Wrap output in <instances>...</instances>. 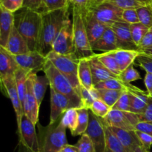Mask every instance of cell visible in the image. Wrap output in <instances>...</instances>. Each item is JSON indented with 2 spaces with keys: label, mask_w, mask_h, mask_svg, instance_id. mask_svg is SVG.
Masks as SVG:
<instances>
[{
  "label": "cell",
  "mask_w": 152,
  "mask_h": 152,
  "mask_svg": "<svg viewBox=\"0 0 152 152\" xmlns=\"http://www.w3.org/2000/svg\"><path fill=\"white\" fill-rule=\"evenodd\" d=\"M69 7L42 14V25L37 51L45 56L53 50V45L66 22L70 19Z\"/></svg>",
  "instance_id": "1"
},
{
  "label": "cell",
  "mask_w": 152,
  "mask_h": 152,
  "mask_svg": "<svg viewBox=\"0 0 152 152\" xmlns=\"http://www.w3.org/2000/svg\"><path fill=\"white\" fill-rule=\"evenodd\" d=\"M15 28L24 37L30 51L37 50L42 25V14L22 7L14 13Z\"/></svg>",
  "instance_id": "2"
},
{
  "label": "cell",
  "mask_w": 152,
  "mask_h": 152,
  "mask_svg": "<svg viewBox=\"0 0 152 152\" xmlns=\"http://www.w3.org/2000/svg\"><path fill=\"white\" fill-rule=\"evenodd\" d=\"M60 119L53 124H49L47 126H42L38 123L40 152H60L68 144L66 128L61 123Z\"/></svg>",
  "instance_id": "3"
},
{
  "label": "cell",
  "mask_w": 152,
  "mask_h": 152,
  "mask_svg": "<svg viewBox=\"0 0 152 152\" xmlns=\"http://www.w3.org/2000/svg\"><path fill=\"white\" fill-rule=\"evenodd\" d=\"M43 72L48 77L50 82V87L53 88L56 92L63 94L66 96L74 108H83V102L80 95L76 89L73 87L69 80L58 71L54 65L47 59L44 66Z\"/></svg>",
  "instance_id": "4"
},
{
  "label": "cell",
  "mask_w": 152,
  "mask_h": 152,
  "mask_svg": "<svg viewBox=\"0 0 152 152\" xmlns=\"http://www.w3.org/2000/svg\"><path fill=\"white\" fill-rule=\"evenodd\" d=\"M46 58L69 80L73 87L81 96V85L78 78L80 59L77 57L76 53L59 54L54 51H51L46 56Z\"/></svg>",
  "instance_id": "5"
},
{
  "label": "cell",
  "mask_w": 152,
  "mask_h": 152,
  "mask_svg": "<svg viewBox=\"0 0 152 152\" xmlns=\"http://www.w3.org/2000/svg\"><path fill=\"white\" fill-rule=\"evenodd\" d=\"M72 10V24L74 31L75 53L79 59L88 58L95 53L92 50L86 29L84 19L81 10L71 5Z\"/></svg>",
  "instance_id": "6"
},
{
  "label": "cell",
  "mask_w": 152,
  "mask_h": 152,
  "mask_svg": "<svg viewBox=\"0 0 152 152\" xmlns=\"http://www.w3.org/2000/svg\"><path fill=\"white\" fill-rule=\"evenodd\" d=\"M18 126L19 152H40L36 126L24 114Z\"/></svg>",
  "instance_id": "7"
},
{
  "label": "cell",
  "mask_w": 152,
  "mask_h": 152,
  "mask_svg": "<svg viewBox=\"0 0 152 152\" xmlns=\"http://www.w3.org/2000/svg\"><path fill=\"white\" fill-rule=\"evenodd\" d=\"M86 134L91 140L96 152H105L106 145V135L105 126L103 119L95 116L89 110L88 127L86 132Z\"/></svg>",
  "instance_id": "8"
},
{
  "label": "cell",
  "mask_w": 152,
  "mask_h": 152,
  "mask_svg": "<svg viewBox=\"0 0 152 152\" xmlns=\"http://www.w3.org/2000/svg\"><path fill=\"white\" fill-rule=\"evenodd\" d=\"M102 119L108 126L128 131H135L136 126L140 122L137 114L114 109H111L108 115Z\"/></svg>",
  "instance_id": "9"
},
{
  "label": "cell",
  "mask_w": 152,
  "mask_h": 152,
  "mask_svg": "<svg viewBox=\"0 0 152 152\" xmlns=\"http://www.w3.org/2000/svg\"><path fill=\"white\" fill-rule=\"evenodd\" d=\"M94 16L102 23L111 27L113 24L118 22H124L123 20V9L117 7L109 2L102 3L99 5L88 8Z\"/></svg>",
  "instance_id": "10"
},
{
  "label": "cell",
  "mask_w": 152,
  "mask_h": 152,
  "mask_svg": "<svg viewBox=\"0 0 152 152\" xmlns=\"http://www.w3.org/2000/svg\"><path fill=\"white\" fill-rule=\"evenodd\" d=\"M59 54H69L75 53L74 31L72 20L66 22L55 39L53 45V50Z\"/></svg>",
  "instance_id": "11"
},
{
  "label": "cell",
  "mask_w": 152,
  "mask_h": 152,
  "mask_svg": "<svg viewBox=\"0 0 152 152\" xmlns=\"http://www.w3.org/2000/svg\"><path fill=\"white\" fill-rule=\"evenodd\" d=\"M18 65L21 68L31 74H36L42 71L47 61V58L39 52L30 51L22 55L14 56Z\"/></svg>",
  "instance_id": "12"
},
{
  "label": "cell",
  "mask_w": 152,
  "mask_h": 152,
  "mask_svg": "<svg viewBox=\"0 0 152 152\" xmlns=\"http://www.w3.org/2000/svg\"><path fill=\"white\" fill-rule=\"evenodd\" d=\"M0 81H1V89L4 90L5 94L11 101L13 109L16 113L17 125L19 124L21 120H22V117L24 115V110L20 98H19V93H18L15 77L0 78Z\"/></svg>",
  "instance_id": "13"
},
{
  "label": "cell",
  "mask_w": 152,
  "mask_h": 152,
  "mask_svg": "<svg viewBox=\"0 0 152 152\" xmlns=\"http://www.w3.org/2000/svg\"><path fill=\"white\" fill-rule=\"evenodd\" d=\"M50 114L49 124H53L59 120L60 117H62L67 110L73 108V105L66 96L56 92L53 88L50 87Z\"/></svg>",
  "instance_id": "14"
},
{
  "label": "cell",
  "mask_w": 152,
  "mask_h": 152,
  "mask_svg": "<svg viewBox=\"0 0 152 152\" xmlns=\"http://www.w3.org/2000/svg\"><path fill=\"white\" fill-rule=\"evenodd\" d=\"M81 12L83 13L89 42L91 45H92L102 37L108 26L99 22L88 9Z\"/></svg>",
  "instance_id": "15"
},
{
  "label": "cell",
  "mask_w": 152,
  "mask_h": 152,
  "mask_svg": "<svg viewBox=\"0 0 152 152\" xmlns=\"http://www.w3.org/2000/svg\"><path fill=\"white\" fill-rule=\"evenodd\" d=\"M111 28L115 34L119 49L139 50L138 47L133 41L129 23L118 22L113 24Z\"/></svg>",
  "instance_id": "16"
},
{
  "label": "cell",
  "mask_w": 152,
  "mask_h": 152,
  "mask_svg": "<svg viewBox=\"0 0 152 152\" xmlns=\"http://www.w3.org/2000/svg\"><path fill=\"white\" fill-rule=\"evenodd\" d=\"M32 74L30 75L27 81V92L24 102V114L26 115L32 121L34 125L38 124L39 112V105L34 95V88H33V77Z\"/></svg>",
  "instance_id": "17"
},
{
  "label": "cell",
  "mask_w": 152,
  "mask_h": 152,
  "mask_svg": "<svg viewBox=\"0 0 152 152\" xmlns=\"http://www.w3.org/2000/svg\"><path fill=\"white\" fill-rule=\"evenodd\" d=\"M19 68L15 56L4 47L0 46V78L15 77Z\"/></svg>",
  "instance_id": "18"
},
{
  "label": "cell",
  "mask_w": 152,
  "mask_h": 152,
  "mask_svg": "<svg viewBox=\"0 0 152 152\" xmlns=\"http://www.w3.org/2000/svg\"><path fill=\"white\" fill-rule=\"evenodd\" d=\"M88 60L89 63H90L91 70L94 86H96L100 82L105 81V80H109V79H120L119 76L111 73L102 65V62L96 57V53L88 57Z\"/></svg>",
  "instance_id": "19"
},
{
  "label": "cell",
  "mask_w": 152,
  "mask_h": 152,
  "mask_svg": "<svg viewBox=\"0 0 152 152\" xmlns=\"http://www.w3.org/2000/svg\"><path fill=\"white\" fill-rule=\"evenodd\" d=\"M1 17H0V46L5 47L9 37L14 28V13L9 11L0 5Z\"/></svg>",
  "instance_id": "20"
},
{
  "label": "cell",
  "mask_w": 152,
  "mask_h": 152,
  "mask_svg": "<svg viewBox=\"0 0 152 152\" xmlns=\"http://www.w3.org/2000/svg\"><path fill=\"white\" fill-rule=\"evenodd\" d=\"M108 127L118 138L127 152H134L136 148L141 145L135 131L124 130L112 126H108Z\"/></svg>",
  "instance_id": "21"
},
{
  "label": "cell",
  "mask_w": 152,
  "mask_h": 152,
  "mask_svg": "<svg viewBox=\"0 0 152 152\" xmlns=\"http://www.w3.org/2000/svg\"><path fill=\"white\" fill-rule=\"evenodd\" d=\"M4 48L13 56L25 54L30 52L28 43L15 26L9 37L5 47Z\"/></svg>",
  "instance_id": "22"
},
{
  "label": "cell",
  "mask_w": 152,
  "mask_h": 152,
  "mask_svg": "<svg viewBox=\"0 0 152 152\" xmlns=\"http://www.w3.org/2000/svg\"><path fill=\"white\" fill-rule=\"evenodd\" d=\"M92 50L102 51V53L112 51L119 49L117 38L111 27H108L102 37L91 45Z\"/></svg>",
  "instance_id": "23"
},
{
  "label": "cell",
  "mask_w": 152,
  "mask_h": 152,
  "mask_svg": "<svg viewBox=\"0 0 152 152\" xmlns=\"http://www.w3.org/2000/svg\"><path fill=\"white\" fill-rule=\"evenodd\" d=\"M94 87L97 89H111V90L123 91L134 94H143L145 91L139 88L131 83H125L120 79H109L99 83Z\"/></svg>",
  "instance_id": "24"
},
{
  "label": "cell",
  "mask_w": 152,
  "mask_h": 152,
  "mask_svg": "<svg viewBox=\"0 0 152 152\" xmlns=\"http://www.w3.org/2000/svg\"><path fill=\"white\" fill-rule=\"evenodd\" d=\"M108 53L115 59L121 72L124 71L131 65L134 64V61H136L138 56L141 54L139 50L125 49H117L109 51Z\"/></svg>",
  "instance_id": "25"
},
{
  "label": "cell",
  "mask_w": 152,
  "mask_h": 152,
  "mask_svg": "<svg viewBox=\"0 0 152 152\" xmlns=\"http://www.w3.org/2000/svg\"><path fill=\"white\" fill-rule=\"evenodd\" d=\"M78 78L81 87H84L87 90L94 88L93 78L88 58L80 59L78 67Z\"/></svg>",
  "instance_id": "26"
},
{
  "label": "cell",
  "mask_w": 152,
  "mask_h": 152,
  "mask_svg": "<svg viewBox=\"0 0 152 152\" xmlns=\"http://www.w3.org/2000/svg\"><path fill=\"white\" fill-rule=\"evenodd\" d=\"M149 96L147 91L143 94L131 93L129 112L136 114H143L148 105Z\"/></svg>",
  "instance_id": "27"
},
{
  "label": "cell",
  "mask_w": 152,
  "mask_h": 152,
  "mask_svg": "<svg viewBox=\"0 0 152 152\" xmlns=\"http://www.w3.org/2000/svg\"><path fill=\"white\" fill-rule=\"evenodd\" d=\"M32 77L34 95H35L38 104L40 106L43 99H44L48 86L50 85V82L45 75L38 76L36 74H33Z\"/></svg>",
  "instance_id": "28"
},
{
  "label": "cell",
  "mask_w": 152,
  "mask_h": 152,
  "mask_svg": "<svg viewBox=\"0 0 152 152\" xmlns=\"http://www.w3.org/2000/svg\"><path fill=\"white\" fill-rule=\"evenodd\" d=\"M31 74V73L25 71L21 68H19V69L15 74L16 87H17L18 93H19V98L22 104V107L24 106V102H25V96H26L27 81Z\"/></svg>",
  "instance_id": "29"
},
{
  "label": "cell",
  "mask_w": 152,
  "mask_h": 152,
  "mask_svg": "<svg viewBox=\"0 0 152 152\" xmlns=\"http://www.w3.org/2000/svg\"><path fill=\"white\" fill-rule=\"evenodd\" d=\"M105 135H106L105 152H127L126 149L125 148V147L123 145V144L118 140V138L110 130L109 128L107 126V125L105 123Z\"/></svg>",
  "instance_id": "30"
},
{
  "label": "cell",
  "mask_w": 152,
  "mask_h": 152,
  "mask_svg": "<svg viewBox=\"0 0 152 152\" xmlns=\"http://www.w3.org/2000/svg\"><path fill=\"white\" fill-rule=\"evenodd\" d=\"M96 89L98 99H101L109 105L111 108L114 106L119 98L125 91H123L111 90V89Z\"/></svg>",
  "instance_id": "31"
},
{
  "label": "cell",
  "mask_w": 152,
  "mask_h": 152,
  "mask_svg": "<svg viewBox=\"0 0 152 152\" xmlns=\"http://www.w3.org/2000/svg\"><path fill=\"white\" fill-rule=\"evenodd\" d=\"M78 108H70L61 117L60 122L63 126L71 131V134L76 130L78 124Z\"/></svg>",
  "instance_id": "32"
},
{
  "label": "cell",
  "mask_w": 152,
  "mask_h": 152,
  "mask_svg": "<svg viewBox=\"0 0 152 152\" xmlns=\"http://www.w3.org/2000/svg\"><path fill=\"white\" fill-rule=\"evenodd\" d=\"M78 114L79 119L77 127L76 130L73 133H71V135L74 137L82 136L83 134H84L88 127L89 109L84 108V107L78 108Z\"/></svg>",
  "instance_id": "33"
},
{
  "label": "cell",
  "mask_w": 152,
  "mask_h": 152,
  "mask_svg": "<svg viewBox=\"0 0 152 152\" xmlns=\"http://www.w3.org/2000/svg\"><path fill=\"white\" fill-rule=\"evenodd\" d=\"M106 1L123 10L138 9L142 6L152 4V0H107Z\"/></svg>",
  "instance_id": "34"
},
{
  "label": "cell",
  "mask_w": 152,
  "mask_h": 152,
  "mask_svg": "<svg viewBox=\"0 0 152 152\" xmlns=\"http://www.w3.org/2000/svg\"><path fill=\"white\" fill-rule=\"evenodd\" d=\"M96 57L98 58L99 61L102 62V65L108 70L113 73L115 75L119 76L120 77L122 72L119 68L118 65H117V62H116L115 59L108 52H105V53H96Z\"/></svg>",
  "instance_id": "35"
},
{
  "label": "cell",
  "mask_w": 152,
  "mask_h": 152,
  "mask_svg": "<svg viewBox=\"0 0 152 152\" xmlns=\"http://www.w3.org/2000/svg\"><path fill=\"white\" fill-rule=\"evenodd\" d=\"M130 30L134 42L139 48V45L149 28L141 22H138V23L130 25Z\"/></svg>",
  "instance_id": "36"
},
{
  "label": "cell",
  "mask_w": 152,
  "mask_h": 152,
  "mask_svg": "<svg viewBox=\"0 0 152 152\" xmlns=\"http://www.w3.org/2000/svg\"><path fill=\"white\" fill-rule=\"evenodd\" d=\"M89 110L96 117L99 118H105L111 110V108L101 99H96Z\"/></svg>",
  "instance_id": "37"
},
{
  "label": "cell",
  "mask_w": 152,
  "mask_h": 152,
  "mask_svg": "<svg viewBox=\"0 0 152 152\" xmlns=\"http://www.w3.org/2000/svg\"><path fill=\"white\" fill-rule=\"evenodd\" d=\"M140 22L148 28L152 27V4L142 6L137 9Z\"/></svg>",
  "instance_id": "38"
},
{
  "label": "cell",
  "mask_w": 152,
  "mask_h": 152,
  "mask_svg": "<svg viewBox=\"0 0 152 152\" xmlns=\"http://www.w3.org/2000/svg\"><path fill=\"white\" fill-rule=\"evenodd\" d=\"M81 99L83 107L90 109L93 102L98 99L96 89L94 87L91 90H87L84 87H81Z\"/></svg>",
  "instance_id": "39"
},
{
  "label": "cell",
  "mask_w": 152,
  "mask_h": 152,
  "mask_svg": "<svg viewBox=\"0 0 152 152\" xmlns=\"http://www.w3.org/2000/svg\"><path fill=\"white\" fill-rule=\"evenodd\" d=\"M70 5L69 0H45V13L60 10Z\"/></svg>",
  "instance_id": "40"
},
{
  "label": "cell",
  "mask_w": 152,
  "mask_h": 152,
  "mask_svg": "<svg viewBox=\"0 0 152 152\" xmlns=\"http://www.w3.org/2000/svg\"><path fill=\"white\" fill-rule=\"evenodd\" d=\"M140 74L138 72L137 70L134 68V64L131 65L129 68L123 71L120 75V80L128 83H131L132 82L136 81V80H140Z\"/></svg>",
  "instance_id": "41"
},
{
  "label": "cell",
  "mask_w": 152,
  "mask_h": 152,
  "mask_svg": "<svg viewBox=\"0 0 152 152\" xmlns=\"http://www.w3.org/2000/svg\"><path fill=\"white\" fill-rule=\"evenodd\" d=\"M130 100H131V92L125 91L121 95L118 100L117 101L111 109L118 110L122 111H129L130 108Z\"/></svg>",
  "instance_id": "42"
},
{
  "label": "cell",
  "mask_w": 152,
  "mask_h": 152,
  "mask_svg": "<svg viewBox=\"0 0 152 152\" xmlns=\"http://www.w3.org/2000/svg\"><path fill=\"white\" fill-rule=\"evenodd\" d=\"M75 145L78 148L79 152H96L91 140L86 134L82 135Z\"/></svg>",
  "instance_id": "43"
},
{
  "label": "cell",
  "mask_w": 152,
  "mask_h": 152,
  "mask_svg": "<svg viewBox=\"0 0 152 152\" xmlns=\"http://www.w3.org/2000/svg\"><path fill=\"white\" fill-rule=\"evenodd\" d=\"M22 7L42 14L45 13V0H24Z\"/></svg>",
  "instance_id": "44"
},
{
  "label": "cell",
  "mask_w": 152,
  "mask_h": 152,
  "mask_svg": "<svg viewBox=\"0 0 152 152\" xmlns=\"http://www.w3.org/2000/svg\"><path fill=\"white\" fill-rule=\"evenodd\" d=\"M24 0H0V5L15 13L22 8Z\"/></svg>",
  "instance_id": "45"
},
{
  "label": "cell",
  "mask_w": 152,
  "mask_h": 152,
  "mask_svg": "<svg viewBox=\"0 0 152 152\" xmlns=\"http://www.w3.org/2000/svg\"><path fill=\"white\" fill-rule=\"evenodd\" d=\"M123 20L129 25L138 23L140 22L139 16H138L137 9H127L123 10Z\"/></svg>",
  "instance_id": "46"
},
{
  "label": "cell",
  "mask_w": 152,
  "mask_h": 152,
  "mask_svg": "<svg viewBox=\"0 0 152 152\" xmlns=\"http://www.w3.org/2000/svg\"><path fill=\"white\" fill-rule=\"evenodd\" d=\"M136 62L137 65L146 72L152 73V57L151 56L141 53L136 59Z\"/></svg>",
  "instance_id": "47"
},
{
  "label": "cell",
  "mask_w": 152,
  "mask_h": 152,
  "mask_svg": "<svg viewBox=\"0 0 152 152\" xmlns=\"http://www.w3.org/2000/svg\"><path fill=\"white\" fill-rule=\"evenodd\" d=\"M137 136L138 139H139L141 145L147 151H150L152 146V136L151 135L148 134L144 132H140V131H135Z\"/></svg>",
  "instance_id": "48"
},
{
  "label": "cell",
  "mask_w": 152,
  "mask_h": 152,
  "mask_svg": "<svg viewBox=\"0 0 152 152\" xmlns=\"http://www.w3.org/2000/svg\"><path fill=\"white\" fill-rule=\"evenodd\" d=\"M140 122H148L152 123V97L149 96L148 105L143 114H137Z\"/></svg>",
  "instance_id": "49"
},
{
  "label": "cell",
  "mask_w": 152,
  "mask_h": 152,
  "mask_svg": "<svg viewBox=\"0 0 152 152\" xmlns=\"http://www.w3.org/2000/svg\"><path fill=\"white\" fill-rule=\"evenodd\" d=\"M152 47V27L149 28L148 32L142 39L140 45H139V51L143 49L149 48Z\"/></svg>",
  "instance_id": "50"
},
{
  "label": "cell",
  "mask_w": 152,
  "mask_h": 152,
  "mask_svg": "<svg viewBox=\"0 0 152 152\" xmlns=\"http://www.w3.org/2000/svg\"><path fill=\"white\" fill-rule=\"evenodd\" d=\"M135 131H140L152 136V123L148 122H139L136 126Z\"/></svg>",
  "instance_id": "51"
},
{
  "label": "cell",
  "mask_w": 152,
  "mask_h": 152,
  "mask_svg": "<svg viewBox=\"0 0 152 152\" xmlns=\"http://www.w3.org/2000/svg\"><path fill=\"white\" fill-rule=\"evenodd\" d=\"M69 1L71 5L77 7L81 11L86 10L88 7L89 0H69Z\"/></svg>",
  "instance_id": "52"
},
{
  "label": "cell",
  "mask_w": 152,
  "mask_h": 152,
  "mask_svg": "<svg viewBox=\"0 0 152 152\" xmlns=\"http://www.w3.org/2000/svg\"><path fill=\"white\" fill-rule=\"evenodd\" d=\"M144 83H145L146 91L148 94L152 92V73L146 72L144 79Z\"/></svg>",
  "instance_id": "53"
},
{
  "label": "cell",
  "mask_w": 152,
  "mask_h": 152,
  "mask_svg": "<svg viewBox=\"0 0 152 152\" xmlns=\"http://www.w3.org/2000/svg\"><path fill=\"white\" fill-rule=\"evenodd\" d=\"M107 0H89L88 7V8L96 7V6H98L99 4H102V3L105 2Z\"/></svg>",
  "instance_id": "54"
},
{
  "label": "cell",
  "mask_w": 152,
  "mask_h": 152,
  "mask_svg": "<svg viewBox=\"0 0 152 152\" xmlns=\"http://www.w3.org/2000/svg\"><path fill=\"white\" fill-rule=\"evenodd\" d=\"M63 151L65 152H79L78 148H77L75 145H66L65 146V148H63Z\"/></svg>",
  "instance_id": "55"
},
{
  "label": "cell",
  "mask_w": 152,
  "mask_h": 152,
  "mask_svg": "<svg viewBox=\"0 0 152 152\" xmlns=\"http://www.w3.org/2000/svg\"><path fill=\"white\" fill-rule=\"evenodd\" d=\"M140 52L141 53H143V54L147 55V56L152 57V47L149 48L143 49V50H140Z\"/></svg>",
  "instance_id": "56"
},
{
  "label": "cell",
  "mask_w": 152,
  "mask_h": 152,
  "mask_svg": "<svg viewBox=\"0 0 152 152\" xmlns=\"http://www.w3.org/2000/svg\"><path fill=\"white\" fill-rule=\"evenodd\" d=\"M134 152H150V151H147L146 149H145L142 145H140V146H138L137 148H136V150H135Z\"/></svg>",
  "instance_id": "57"
},
{
  "label": "cell",
  "mask_w": 152,
  "mask_h": 152,
  "mask_svg": "<svg viewBox=\"0 0 152 152\" xmlns=\"http://www.w3.org/2000/svg\"><path fill=\"white\" fill-rule=\"evenodd\" d=\"M148 96H151V97H152V92H151V94H148Z\"/></svg>",
  "instance_id": "58"
},
{
  "label": "cell",
  "mask_w": 152,
  "mask_h": 152,
  "mask_svg": "<svg viewBox=\"0 0 152 152\" xmlns=\"http://www.w3.org/2000/svg\"><path fill=\"white\" fill-rule=\"evenodd\" d=\"M60 152H65V151H63V150H62V151H61Z\"/></svg>",
  "instance_id": "59"
},
{
  "label": "cell",
  "mask_w": 152,
  "mask_h": 152,
  "mask_svg": "<svg viewBox=\"0 0 152 152\" xmlns=\"http://www.w3.org/2000/svg\"></svg>",
  "instance_id": "60"
}]
</instances>
